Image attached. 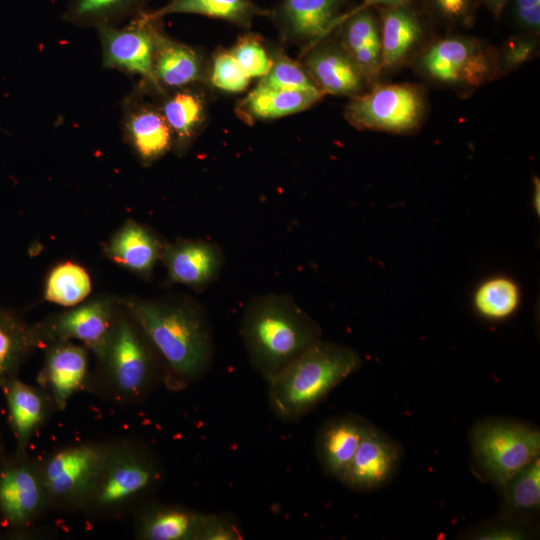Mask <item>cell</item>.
I'll return each mask as SVG.
<instances>
[{"instance_id":"1","label":"cell","mask_w":540,"mask_h":540,"mask_svg":"<svg viewBox=\"0 0 540 540\" xmlns=\"http://www.w3.org/2000/svg\"><path fill=\"white\" fill-rule=\"evenodd\" d=\"M128 312L164 362L163 383L180 390L200 379L214 353L205 312L184 301L135 300Z\"/></svg>"},{"instance_id":"2","label":"cell","mask_w":540,"mask_h":540,"mask_svg":"<svg viewBox=\"0 0 540 540\" xmlns=\"http://www.w3.org/2000/svg\"><path fill=\"white\" fill-rule=\"evenodd\" d=\"M241 335L253 368L269 382L291 360L320 340L321 329L291 297L268 294L247 304Z\"/></svg>"},{"instance_id":"3","label":"cell","mask_w":540,"mask_h":540,"mask_svg":"<svg viewBox=\"0 0 540 540\" xmlns=\"http://www.w3.org/2000/svg\"><path fill=\"white\" fill-rule=\"evenodd\" d=\"M361 365L354 349L318 340L268 382L270 408L283 421H297Z\"/></svg>"},{"instance_id":"4","label":"cell","mask_w":540,"mask_h":540,"mask_svg":"<svg viewBox=\"0 0 540 540\" xmlns=\"http://www.w3.org/2000/svg\"><path fill=\"white\" fill-rule=\"evenodd\" d=\"M164 470L146 445L122 440L109 442L98 476L81 511L110 519L138 509L163 481Z\"/></svg>"},{"instance_id":"5","label":"cell","mask_w":540,"mask_h":540,"mask_svg":"<svg viewBox=\"0 0 540 540\" xmlns=\"http://www.w3.org/2000/svg\"><path fill=\"white\" fill-rule=\"evenodd\" d=\"M470 442L476 471L500 491L540 453L539 430L506 418L480 421L471 430Z\"/></svg>"},{"instance_id":"6","label":"cell","mask_w":540,"mask_h":540,"mask_svg":"<svg viewBox=\"0 0 540 540\" xmlns=\"http://www.w3.org/2000/svg\"><path fill=\"white\" fill-rule=\"evenodd\" d=\"M134 321V320H133ZM148 338L135 323L124 319L115 322L109 345L100 360L105 369V387L119 401L136 403L143 400L164 372L158 367Z\"/></svg>"},{"instance_id":"7","label":"cell","mask_w":540,"mask_h":540,"mask_svg":"<svg viewBox=\"0 0 540 540\" xmlns=\"http://www.w3.org/2000/svg\"><path fill=\"white\" fill-rule=\"evenodd\" d=\"M109 442H89L54 451L39 461L50 507L81 511L103 464Z\"/></svg>"},{"instance_id":"8","label":"cell","mask_w":540,"mask_h":540,"mask_svg":"<svg viewBox=\"0 0 540 540\" xmlns=\"http://www.w3.org/2000/svg\"><path fill=\"white\" fill-rule=\"evenodd\" d=\"M423 113L422 93L410 84L375 86L353 96L345 109L346 119L355 128L389 133L414 130Z\"/></svg>"},{"instance_id":"9","label":"cell","mask_w":540,"mask_h":540,"mask_svg":"<svg viewBox=\"0 0 540 540\" xmlns=\"http://www.w3.org/2000/svg\"><path fill=\"white\" fill-rule=\"evenodd\" d=\"M161 19L153 17L150 12L142 11L122 27L117 25L96 28L103 67L140 76L141 82L155 90L153 58Z\"/></svg>"},{"instance_id":"10","label":"cell","mask_w":540,"mask_h":540,"mask_svg":"<svg viewBox=\"0 0 540 540\" xmlns=\"http://www.w3.org/2000/svg\"><path fill=\"white\" fill-rule=\"evenodd\" d=\"M421 66L434 80L470 87L491 81L500 69L496 54L486 45L457 36L431 45L421 58Z\"/></svg>"},{"instance_id":"11","label":"cell","mask_w":540,"mask_h":540,"mask_svg":"<svg viewBox=\"0 0 540 540\" xmlns=\"http://www.w3.org/2000/svg\"><path fill=\"white\" fill-rule=\"evenodd\" d=\"M24 453L0 469V513L15 528L29 526L51 508L40 463Z\"/></svg>"},{"instance_id":"12","label":"cell","mask_w":540,"mask_h":540,"mask_svg":"<svg viewBox=\"0 0 540 540\" xmlns=\"http://www.w3.org/2000/svg\"><path fill=\"white\" fill-rule=\"evenodd\" d=\"M121 126L125 140L145 164L173 148L172 133L157 103L146 100L140 85L123 101Z\"/></svg>"},{"instance_id":"13","label":"cell","mask_w":540,"mask_h":540,"mask_svg":"<svg viewBox=\"0 0 540 540\" xmlns=\"http://www.w3.org/2000/svg\"><path fill=\"white\" fill-rule=\"evenodd\" d=\"M401 457L400 445L369 424L340 481L358 492L378 490L392 480L400 465Z\"/></svg>"},{"instance_id":"14","label":"cell","mask_w":540,"mask_h":540,"mask_svg":"<svg viewBox=\"0 0 540 540\" xmlns=\"http://www.w3.org/2000/svg\"><path fill=\"white\" fill-rule=\"evenodd\" d=\"M115 322L110 303L98 299L56 316L39 329L41 337L52 342L78 340L101 360L109 345Z\"/></svg>"},{"instance_id":"15","label":"cell","mask_w":540,"mask_h":540,"mask_svg":"<svg viewBox=\"0 0 540 540\" xmlns=\"http://www.w3.org/2000/svg\"><path fill=\"white\" fill-rule=\"evenodd\" d=\"M344 0H281L273 12L285 40L308 48L339 26Z\"/></svg>"},{"instance_id":"16","label":"cell","mask_w":540,"mask_h":540,"mask_svg":"<svg viewBox=\"0 0 540 540\" xmlns=\"http://www.w3.org/2000/svg\"><path fill=\"white\" fill-rule=\"evenodd\" d=\"M88 378L85 348L70 341H53L47 350L38 383L57 410H63L70 398L84 388Z\"/></svg>"},{"instance_id":"17","label":"cell","mask_w":540,"mask_h":540,"mask_svg":"<svg viewBox=\"0 0 540 540\" xmlns=\"http://www.w3.org/2000/svg\"><path fill=\"white\" fill-rule=\"evenodd\" d=\"M308 74L325 94L355 96L367 83L364 75L341 47L323 44L310 47L304 59Z\"/></svg>"},{"instance_id":"18","label":"cell","mask_w":540,"mask_h":540,"mask_svg":"<svg viewBox=\"0 0 540 540\" xmlns=\"http://www.w3.org/2000/svg\"><path fill=\"white\" fill-rule=\"evenodd\" d=\"M161 255L173 282L195 288L211 283L223 265L221 249L208 241L179 240L163 246Z\"/></svg>"},{"instance_id":"19","label":"cell","mask_w":540,"mask_h":540,"mask_svg":"<svg viewBox=\"0 0 540 540\" xmlns=\"http://www.w3.org/2000/svg\"><path fill=\"white\" fill-rule=\"evenodd\" d=\"M153 73L155 91L174 90L202 81L206 66L196 49L168 37L160 29L155 41Z\"/></svg>"},{"instance_id":"20","label":"cell","mask_w":540,"mask_h":540,"mask_svg":"<svg viewBox=\"0 0 540 540\" xmlns=\"http://www.w3.org/2000/svg\"><path fill=\"white\" fill-rule=\"evenodd\" d=\"M370 423L356 415H343L325 422L316 438V454L324 472L341 480Z\"/></svg>"},{"instance_id":"21","label":"cell","mask_w":540,"mask_h":540,"mask_svg":"<svg viewBox=\"0 0 540 540\" xmlns=\"http://www.w3.org/2000/svg\"><path fill=\"white\" fill-rule=\"evenodd\" d=\"M341 47L356 63L367 82L382 70L380 23L370 8L353 9L342 15Z\"/></svg>"},{"instance_id":"22","label":"cell","mask_w":540,"mask_h":540,"mask_svg":"<svg viewBox=\"0 0 540 540\" xmlns=\"http://www.w3.org/2000/svg\"><path fill=\"white\" fill-rule=\"evenodd\" d=\"M18 452L25 449L35 432L56 409L49 395L42 389L28 385L16 377L2 385Z\"/></svg>"},{"instance_id":"23","label":"cell","mask_w":540,"mask_h":540,"mask_svg":"<svg viewBox=\"0 0 540 540\" xmlns=\"http://www.w3.org/2000/svg\"><path fill=\"white\" fill-rule=\"evenodd\" d=\"M200 512L163 503H144L136 509L134 531L141 540H195Z\"/></svg>"},{"instance_id":"24","label":"cell","mask_w":540,"mask_h":540,"mask_svg":"<svg viewBox=\"0 0 540 540\" xmlns=\"http://www.w3.org/2000/svg\"><path fill=\"white\" fill-rule=\"evenodd\" d=\"M154 92L159 95L157 105L172 133L173 147L182 152L204 123L205 100L192 86Z\"/></svg>"},{"instance_id":"25","label":"cell","mask_w":540,"mask_h":540,"mask_svg":"<svg viewBox=\"0 0 540 540\" xmlns=\"http://www.w3.org/2000/svg\"><path fill=\"white\" fill-rule=\"evenodd\" d=\"M382 69L405 60L423 36L419 18L406 3L386 6L380 20Z\"/></svg>"},{"instance_id":"26","label":"cell","mask_w":540,"mask_h":540,"mask_svg":"<svg viewBox=\"0 0 540 540\" xmlns=\"http://www.w3.org/2000/svg\"><path fill=\"white\" fill-rule=\"evenodd\" d=\"M323 94L280 90L257 84L237 105L240 118L247 123L272 120L304 111L317 103Z\"/></svg>"},{"instance_id":"27","label":"cell","mask_w":540,"mask_h":540,"mask_svg":"<svg viewBox=\"0 0 540 540\" xmlns=\"http://www.w3.org/2000/svg\"><path fill=\"white\" fill-rule=\"evenodd\" d=\"M163 247L146 227L134 221L124 224L108 244L109 257L124 268L148 277Z\"/></svg>"},{"instance_id":"28","label":"cell","mask_w":540,"mask_h":540,"mask_svg":"<svg viewBox=\"0 0 540 540\" xmlns=\"http://www.w3.org/2000/svg\"><path fill=\"white\" fill-rule=\"evenodd\" d=\"M41 340L39 327H31L14 314L0 310L1 386L16 377L23 361Z\"/></svg>"},{"instance_id":"29","label":"cell","mask_w":540,"mask_h":540,"mask_svg":"<svg viewBox=\"0 0 540 540\" xmlns=\"http://www.w3.org/2000/svg\"><path fill=\"white\" fill-rule=\"evenodd\" d=\"M148 0H68L62 18L75 26H117L143 11Z\"/></svg>"},{"instance_id":"30","label":"cell","mask_w":540,"mask_h":540,"mask_svg":"<svg viewBox=\"0 0 540 540\" xmlns=\"http://www.w3.org/2000/svg\"><path fill=\"white\" fill-rule=\"evenodd\" d=\"M177 13L203 15L241 27H249L256 16L267 14L252 0H169L164 6L150 12L156 18Z\"/></svg>"},{"instance_id":"31","label":"cell","mask_w":540,"mask_h":540,"mask_svg":"<svg viewBox=\"0 0 540 540\" xmlns=\"http://www.w3.org/2000/svg\"><path fill=\"white\" fill-rule=\"evenodd\" d=\"M505 518L527 524L525 519L535 514L540 506V459L518 471L501 490Z\"/></svg>"},{"instance_id":"32","label":"cell","mask_w":540,"mask_h":540,"mask_svg":"<svg viewBox=\"0 0 540 540\" xmlns=\"http://www.w3.org/2000/svg\"><path fill=\"white\" fill-rule=\"evenodd\" d=\"M521 292L518 284L506 276H495L483 281L475 290L473 305L489 320L510 317L519 307Z\"/></svg>"},{"instance_id":"33","label":"cell","mask_w":540,"mask_h":540,"mask_svg":"<svg viewBox=\"0 0 540 540\" xmlns=\"http://www.w3.org/2000/svg\"><path fill=\"white\" fill-rule=\"evenodd\" d=\"M91 291V280L84 268L65 262L49 274L45 286V299L49 302L72 307L82 302Z\"/></svg>"},{"instance_id":"34","label":"cell","mask_w":540,"mask_h":540,"mask_svg":"<svg viewBox=\"0 0 540 540\" xmlns=\"http://www.w3.org/2000/svg\"><path fill=\"white\" fill-rule=\"evenodd\" d=\"M258 84L274 89L305 91L324 95L314 83L305 67L281 52L273 54L272 67L260 79Z\"/></svg>"},{"instance_id":"35","label":"cell","mask_w":540,"mask_h":540,"mask_svg":"<svg viewBox=\"0 0 540 540\" xmlns=\"http://www.w3.org/2000/svg\"><path fill=\"white\" fill-rule=\"evenodd\" d=\"M230 52L250 79H261L273 64V54L268 51L262 38L254 34L240 37Z\"/></svg>"},{"instance_id":"36","label":"cell","mask_w":540,"mask_h":540,"mask_svg":"<svg viewBox=\"0 0 540 540\" xmlns=\"http://www.w3.org/2000/svg\"><path fill=\"white\" fill-rule=\"evenodd\" d=\"M208 79L213 87L227 93L242 92L250 83V78L239 67L231 52L225 50L214 55Z\"/></svg>"},{"instance_id":"37","label":"cell","mask_w":540,"mask_h":540,"mask_svg":"<svg viewBox=\"0 0 540 540\" xmlns=\"http://www.w3.org/2000/svg\"><path fill=\"white\" fill-rule=\"evenodd\" d=\"M243 532L231 514H201L195 540H241Z\"/></svg>"},{"instance_id":"38","label":"cell","mask_w":540,"mask_h":540,"mask_svg":"<svg viewBox=\"0 0 540 540\" xmlns=\"http://www.w3.org/2000/svg\"><path fill=\"white\" fill-rule=\"evenodd\" d=\"M475 540H522L529 536L527 524L503 517L469 534Z\"/></svg>"},{"instance_id":"39","label":"cell","mask_w":540,"mask_h":540,"mask_svg":"<svg viewBox=\"0 0 540 540\" xmlns=\"http://www.w3.org/2000/svg\"><path fill=\"white\" fill-rule=\"evenodd\" d=\"M435 11L447 21L469 24L475 13V0H430Z\"/></svg>"},{"instance_id":"40","label":"cell","mask_w":540,"mask_h":540,"mask_svg":"<svg viewBox=\"0 0 540 540\" xmlns=\"http://www.w3.org/2000/svg\"><path fill=\"white\" fill-rule=\"evenodd\" d=\"M513 18L517 25L533 34L540 30V0H513Z\"/></svg>"},{"instance_id":"41","label":"cell","mask_w":540,"mask_h":540,"mask_svg":"<svg viewBox=\"0 0 540 540\" xmlns=\"http://www.w3.org/2000/svg\"><path fill=\"white\" fill-rule=\"evenodd\" d=\"M536 53L534 39H511L503 51L502 62L505 68H517L531 60Z\"/></svg>"},{"instance_id":"42","label":"cell","mask_w":540,"mask_h":540,"mask_svg":"<svg viewBox=\"0 0 540 540\" xmlns=\"http://www.w3.org/2000/svg\"><path fill=\"white\" fill-rule=\"evenodd\" d=\"M408 0H363V2L356 8V10L359 9H365V8H371L373 6H393V5H399L407 3Z\"/></svg>"},{"instance_id":"43","label":"cell","mask_w":540,"mask_h":540,"mask_svg":"<svg viewBox=\"0 0 540 540\" xmlns=\"http://www.w3.org/2000/svg\"><path fill=\"white\" fill-rule=\"evenodd\" d=\"M482 1L495 17H499L502 14L505 6L508 3V0H482Z\"/></svg>"},{"instance_id":"44","label":"cell","mask_w":540,"mask_h":540,"mask_svg":"<svg viewBox=\"0 0 540 540\" xmlns=\"http://www.w3.org/2000/svg\"><path fill=\"white\" fill-rule=\"evenodd\" d=\"M533 205L535 207V210H537V213H539V190H540V184H539V180L538 178H534V181H533Z\"/></svg>"}]
</instances>
